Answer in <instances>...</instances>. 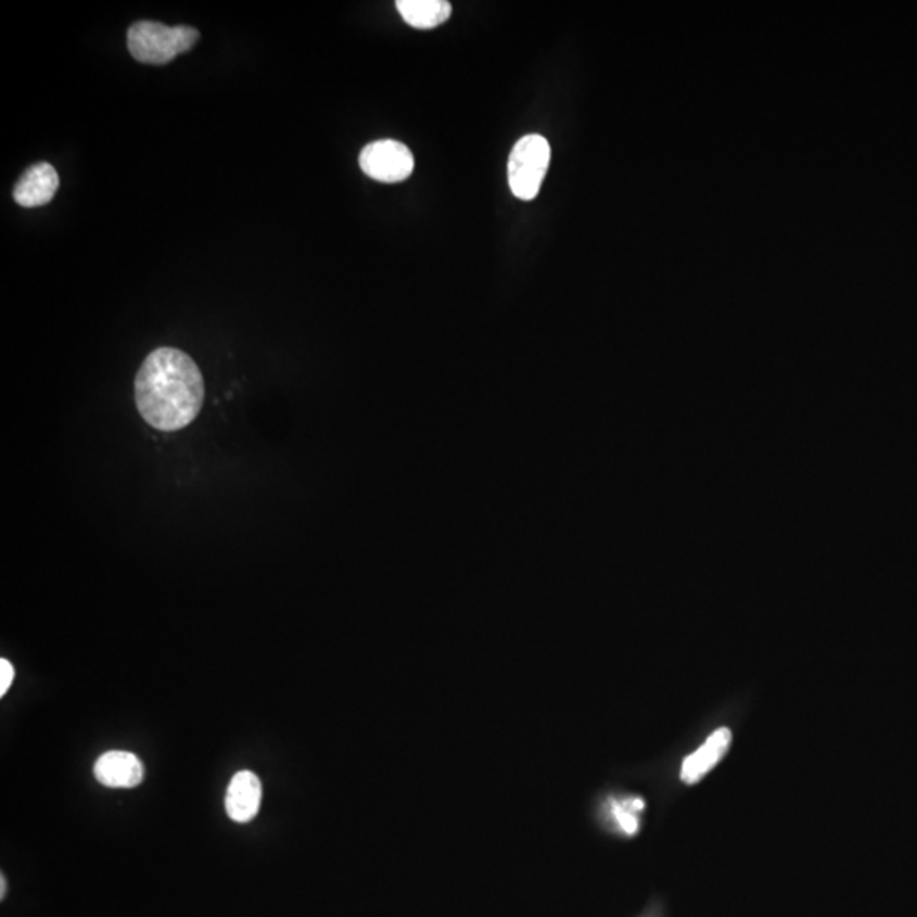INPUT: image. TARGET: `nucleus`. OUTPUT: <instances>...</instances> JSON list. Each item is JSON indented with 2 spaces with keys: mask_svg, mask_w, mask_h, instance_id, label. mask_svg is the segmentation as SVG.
<instances>
[{
  "mask_svg": "<svg viewBox=\"0 0 917 917\" xmlns=\"http://www.w3.org/2000/svg\"><path fill=\"white\" fill-rule=\"evenodd\" d=\"M642 807H645V804H642L640 799H636V801H634L633 808L625 807V805H613V814H615L619 824H621V828L624 829L627 835H636L637 829H639V823H637L636 816H634V808L640 811Z\"/></svg>",
  "mask_w": 917,
  "mask_h": 917,
  "instance_id": "nucleus-10",
  "label": "nucleus"
},
{
  "mask_svg": "<svg viewBox=\"0 0 917 917\" xmlns=\"http://www.w3.org/2000/svg\"><path fill=\"white\" fill-rule=\"evenodd\" d=\"M362 173L378 182H403L413 174V153L405 143L395 140L372 141L360 152Z\"/></svg>",
  "mask_w": 917,
  "mask_h": 917,
  "instance_id": "nucleus-4",
  "label": "nucleus"
},
{
  "mask_svg": "<svg viewBox=\"0 0 917 917\" xmlns=\"http://www.w3.org/2000/svg\"><path fill=\"white\" fill-rule=\"evenodd\" d=\"M260 804L262 784L257 775L249 769L237 773L228 785L225 799L228 817L234 823H251L257 816Z\"/></svg>",
  "mask_w": 917,
  "mask_h": 917,
  "instance_id": "nucleus-6",
  "label": "nucleus"
},
{
  "mask_svg": "<svg viewBox=\"0 0 917 917\" xmlns=\"http://www.w3.org/2000/svg\"><path fill=\"white\" fill-rule=\"evenodd\" d=\"M396 8L406 24L417 29L437 28L453 14V8L445 0H398Z\"/></svg>",
  "mask_w": 917,
  "mask_h": 917,
  "instance_id": "nucleus-9",
  "label": "nucleus"
},
{
  "mask_svg": "<svg viewBox=\"0 0 917 917\" xmlns=\"http://www.w3.org/2000/svg\"><path fill=\"white\" fill-rule=\"evenodd\" d=\"M200 39V31L189 26H165L153 21L135 23L128 31L129 53L141 63L165 65L188 53Z\"/></svg>",
  "mask_w": 917,
  "mask_h": 917,
  "instance_id": "nucleus-2",
  "label": "nucleus"
},
{
  "mask_svg": "<svg viewBox=\"0 0 917 917\" xmlns=\"http://www.w3.org/2000/svg\"><path fill=\"white\" fill-rule=\"evenodd\" d=\"M730 742H733V734L729 729L723 727L715 730L699 751L687 756L682 766V780L687 785L699 784L706 773L726 756Z\"/></svg>",
  "mask_w": 917,
  "mask_h": 917,
  "instance_id": "nucleus-8",
  "label": "nucleus"
},
{
  "mask_svg": "<svg viewBox=\"0 0 917 917\" xmlns=\"http://www.w3.org/2000/svg\"><path fill=\"white\" fill-rule=\"evenodd\" d=\"M0 882H2V897H4V894H5V879H4V877H2V880H0Z\"/></svg>",
  "mask_w": 917,
  "mask_h": 917,
  "instance_id": "nucleus-12",
  "label": "nucleus"
},
{
  "mask_svg": "<svg viewBox=\"0 0 917 917\" xmlns=\"http://www.w3.org/2000/svg\"><path fill=\"white\" fill-rule=\"evenodd\" d=\"M60 179L53 165L41 162L33 165L14 188V200L23 207L44 206L55 198Z\"/></svg>",
  "mask_w": 917,
  "mask_h": 917,
  "instance_id": "nucleus-7",
  "label": "nucleus"
},
{
  "mask_svg": "<svg viewBox=\"0 0 917 917\" xmlns=\"http://www.w3.org/2000/svg\"><path fill=\"white\" fill-rule=\"evenodd\" d=\"M94 775L107 789H135L145 780V766L129 751H107L95 762Z\"/></svg>",
  "mask_w": 917,
  "mask_h": 917,
  "instance_id": "nucleus-5",
  "label": "nucleus"
},
{
  "mask_svg": "<svg viewBox=\"0 0 917 917\" xmlns=\"http://www.w3.org/2000/svg\"><path fill=\"white\" fill-rule=\"evenodd\" d=\"M206 386L200 367L186 352L161 347L150 352L135 378V402L141 418L161 432H177L200 417Z\"/></svg>",
  "mask_w": 917,
  "mask_h": 917,
  "instance_id": "nucleus-1",
  "label": "nucleus"
},
{
  "mask_svg": "<svg viewBox=\"0 0 917 917\" xmlns=\"http://www.w3.org/2000/svg\"><path fill=\"white\" fill-rule=\"evenodd\" d=\"M14 666L8 660H0V697H4L14 682Z\"/></svg>",
  "mask_w": 917,
  "mask_h": 917,
  "instance_id": "nucleus-11",
  "label": "nucleus"
},
{
  "mask_svg": "<svg viewBox=\"0 0 917 917\" xmlns=\"http://www.w3.org/2000/svg\"><path fill=\"white\" fill-rule=\"evenodd\" d=\"M550 162L549 141L543 135L520 138L508 158V183L515 198L532 201L539 194Z\"/></svg>",
  "mask_w": 917,
  "mask_h": 917,
  "instance_id": "nucleus-3",
  "label": "nucleus"
}]
</instances>
